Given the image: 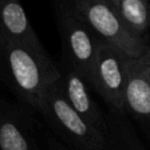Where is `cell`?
Masks as SVG:
<instances>
[{"instance_id":"1","label":"cell","mask_w":150,"mask_h":150,"mask_svg":"<svg viewBox=\"0 0 150 150\" xmlns=\"http://www.w3.org/2000/svg\"><path fill=\"white\" fill-rule=\"evenodd\" d=\"M0 77L25 104L38 110L49 87L61 77V71L46 49L0 36Z\"/></svg>"},{"instance_id":"2","label":"cell","mask_w":150,"mask_h":150,"mask_svg":"<svg viewBox=\"0 0 150 150\" xmlns=\"http://www.w3.org/2000/svg\"><path fill=\"white\" fill-rule=\"evenodd\" d=\"M36 111L73 149L110 150V137L101 134L69 105L63 95L61 77L49 87Z\"/></svg>"},{"instance_id":"3","label":"cell","mask_w":150,"mask_h":150,"mask_svg":"<svg viewBox=\"0 0 150 150\" xmlns=\"http://www.w3.org/2000/svg\"><path fill=\"white\" fill-rule=\"evenodd\" d=\"M54 12L62 42V63L76 70L89 86L98 38L75 9L71 0L56 2Z\"/></svg>"},{"instance_id":"4","label":"cell","mask_w":150,"mask_h":150,"mask_svg":"<svg viewBox=\"0 0 150 150\" xmlns=\"http://www.w3.org/2000/svg\"><path fill=\"white\" fill-rule=\"evenodd\" d=\"M71 2L95 35L127 57L139 59L150 48L149 39L131 33L108 0H71Z\"/></svg>"},{"instance_id":"5","label":"cell","mask_w":150,"mask_h":150,"mask_svg":"<svg viewBox=\"0 0 150 150\" xmlns=\"http://www.w3.org/2000/svg\"><path fill=\"white\" fill-rule=\"evenodd\" d=\"M128 59L118 49L98 39L89 86L95 89L110 111L121 115H125Z\"/></svg>"},{"instance_id":"6","label":"cell","mask_w":150,"mask_h":150,"mask_svg":"<svg viewBox=\"0 0 150 150\" xmlns=\"http://www.w3.org/2000/svg\"><path fill=\"white\" fill-rule=\"evenodd\" d=\"M60 71L63 95L69 105L101 134L110 137L105 114L102 112L101 108L94 101L88 89L89 86L84 79L64 63H61Z\"/></svg>"},{"instance_id":"7","label":"cell","mask_w":150,"mask_h":150,"mask_svg":"<svg viewBox=\"0 0 150 150\" xmlns=\"http://www.w3.org/2000/svg\"><path fill=\"white\" fill-rule=\"evenodd\" d=\"M125 115L131 116L150 139V76L143 59L127 60Z\"/></svg>"},{"instance_id":"8","label":"cell","mask_w":150,"mask_h":150,"mask_svg":"<svg viewBox=\"0 0 150 150\" xmlns=\"http://www.w3.org/2000/svg\"><path fill=\"white\" fill-rule=\"evenodd\" d=\"M29 122L19 107L0 102V150H39Z\"/></svg>"},{"instance_id":"9","label":"cell","mask_w":150,"mask_h":150,"mask_svg":"<svg viewBox=\"0 0 150 150\" xmlns=\"http://www.w3.org/2000/svg\"><path fill=\"white\" fill-rule=\"evenodd\" d=\"M0 36L38 49H45L21 4L0 0Z\"/></svg>"},{"instance_id":"10","label":"cell","mask_w":150,"mask_h":150,"mask_svg":"<svg viewBox=\"0 0 150 150\" xmlns=\"http://www.w3.org/2000/svg\"><path fill=\"white\" fill-rule=\"evenodd\" d=\"M123 23L135 35L149 39L150 1L149 0H108Z\"/></svg>"},{"instance_id":"11","label":"cell","mask_w":150,"mask_h":150,"mask_svg":"<svg viewBox=\"0 0 150 150\" xmlns=\"http://www.w3.org/2000/svg\"><path fill=\"white\" fill-rule=\"evenodd\" d=\"M110 137L120 150H146L125 115L114 111L105 114Z\"/></svg>"},{"instance_id":"12","label":"cell","mask_w":150,"mask_h":150,"mask_svg":"<svg viewBox=\"0 0 150 150\" xmlns=\"http://www.w3.org/2000/svg\"><path fill=\"white\" fill-rule=\"evenodd\" d=\"M142 59H143V62H144V64H145V68H146V70H148V74H149V76H150V48L146 50V53L142 56Z\"/></svg>"},{"instance_id":"13","label":"cell","mask_w":150,"mask_h":150,"mask_svg":"<svg viewBox=\"0 0 150 150\" xmlns=\"http://www.w3.org/2000/svg\"><path fill=\"white\" fill-rule=\"evenodd\" d=\"M110 150H120L118 146L116 145V143L114 142V139L110 137Z\"/></svg>"},{"instance_id":"14","label":"cell","mask_w":150,"mask_h":150,"mask_svg":"<svg viewBox=\"0 0 150 150\" xmlns=\"http://www.w3.org/2000/svg\"><path fill=\"white\" fill-rule=\"evenodd\" d=\"M50 150H64V149H62L60 146H53V148H50Z\"/></svg>"}]
</instances>
